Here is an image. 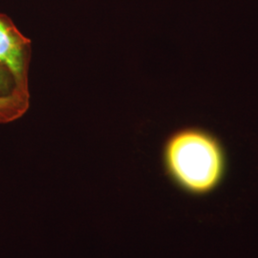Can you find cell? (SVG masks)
Wrapping results in <instances>:
<instances>
[{"mask_svg":"<svg viewBox=\"0 0 258 258\" xmlns=\"http://www.w3.org/2000/svg\"><path fill=\"white\" fill-rule=\"evenodd\" d=\"M162 166L168 181L184 195L204 198L225 183L230 159L222 139L210 129L185 126L166 138Z\"/></svg>","mask_w":258,"mask_h":258,"instance_id":"cell-1","label":"cell"},{"mask_svg":"<svg viewBox=\"0 0 258 258\" xmlns=\"http://www.w3.org/2000/svg\"><path fill=\"white\" fill-rule=\"evenodd\" d=\"M30 59L31 40L21 34L9 17L0 14V65L12 75L16 92L27 98Z\"/></svg>","mask_w":258,"mask_h":258,"instance_id":"cell-2","label":"cell"},{"mask_svg":"<svg viewBox=\"0 0 258 258\" xmlns=\"http://www.w3.org/2000/svg\"><path fill=\"white\" fill-rule=\"evenodd\" d=\"M29 108V98L14 92L0 97V123H7L22 117Z\"/></svg>","mask_w":258,"mask_h":258,"instance_id":"cell-3","label":"cell"},{"mask_svg":"<svg viewBox=\"0 0 258 258\" xmlns=\"http://www.w3.org/2000/svg\"><path fill=\"white\" fill-rule=\"evenodd\" d=\"M16 92V85L9 71L0 65V97Z\"/></svg>","mask_w":258,"mask_h":258,"instance_id":"cell-4","label":"cell"}]
</instances>
